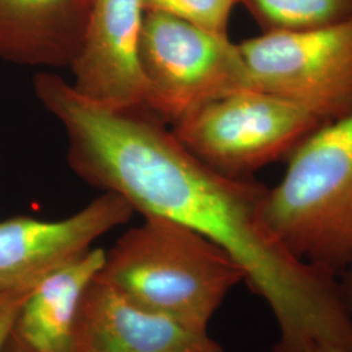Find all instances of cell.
<instances>
[{"label":"cell","mask_w":352,"mask_h":352,"mask_svg":"<svg viewBox=\"0 0 352 352\" xmlns=\"http://www.w3.org/2000/svg\"><path fill=\"white\" fill-rule=\"evenodd\" d=\"M241 0H142L144 12H158L182 19L210 33L228 37V21Z\"/></svg>","instance_id":"cell-13"},{"label":"cell","mask_w":352,"mask_h":352,"mask_svg":"<svg viewBox=\"0 0 352 352\" xmlns=\"http://www.w3.org/2000/svg\"><path fill=\"white\" fill-rule=\"evenodd\" d=\"M98 277L151 312L208 331L244 273L223 248L201 234L164 218L144 217L106 253Z\"/></svg>","instance_id":"cell-2"},{"label":"cell","mask_w":352,"mask_h":352,"mask_svg":"<svg viewBox=\"0 0 352 352\" xmlns=\"http://www.w3.org/2000/svg\"><path fill=\"white\" fill-rule=\"evenodd\" d=\"M142 0H90L81 47L69 65L76 91L113 110H148L140 62Z\"/></svg>","instance_id":"cell-8"},{"label":"cell","mask_w":352,"mask_h":352,"mask_svg":"<svg viewBox=\"0 0 352 352\" xmlns=\"http://www.w3.org/2000/svg\"><path fill=\"white\" fill-rule=\"evenodd\" d=\"M208 331L157 315L97 278L85 291L69 352H219Z\"/></svg>","instance_id":"cell-9"},{"label":"cell","mask_w":352,"mask_h":352,"mask_svg":"<svg viewBox=\"0 0 352 352\" xmlns=\"http://www.w3.org/2000/svg\"><path fill=\"white\" fill-rule=\"evenodd\" d=\"M90 0H0V59L69 67L81 47Z\"/></svg>","instance_id":"cell-10"},{"label":"cell","mask_w":352,"mask_h":352,"mask_svg":"<svg viewBox=\"0 0 352 352\" xmlns=\"http://www.w3.org/2000/svg\"><path fill=\"white\" fill-rule=\"evenodd\" d=\"M136 213L113 192L59 221L13 217L0 222V292H28L91 250L96 240Z\"/></svg>","instance_id":"cell-7"},{"label":"cell","mask_w":352,"mask_h":352,"mask_svg":"<svg viewBox=\"0 0 352 352\" xmlns=\"http://www.w3.org/2000/svg\"><path fill=\"white\" fill-rule=\"evenodd\" d=\"M322 124L300 104L251 88L202 106L173 126V132L214 170L247 177L289 157Z\"/></svg>","instance_id":"cell-5"},{"label":"cell","mask_w":352,"mask_h":352,"mask_svg":"<svg viewBox=\"0 0 352 352\" xmlns=\"http://www.w3.org/2000/svg\"><path fill=\"white\" fill-rule=\"evenodd\" d=\"M140 62L148 110L166 124L231 93L253 88L239 46L182 19L145 12Z\"/></svg>","instance_id":"cell-4"},{"label":"cell","mask_w":352,"mask_h":352,"mask_svg":"<svg viewBox=\"0 0 352 352\" xmlns=\"http://www.w3.org/2000/svg\"><path fill=\"white\" fill-rule=\"evenodd\" d=\"M219 352H222V351H219Z\"/></svg>","instance_id":"cell-18"},{"label":"cell","mask_w":352,"mask_h":352,"mask_svg":"<svg viewBox=\"0 0 352 352\" xmlns=\"http://www.w3.org/2000/svg\"><path fill=\"white\" fill-rule=\"evenodd\" d=\"M266 189L265 222L294 256L340 278L352 265V110L316 129Z\"/></svg>","instance_id":"cell-3"},{"label":"cell","mask_w":352,"mask_h":352,"mask_svg":"<svg viewBox=\"0 0 352 352\" xmlns=\"http://www.w3.org/2000/svg\"><path fill=\"white\" fill-rule=\"evenodd\" d=\"M104 260L106 252L91 248L42 279L26 294L13 324V338L34 352H69L82 296Z\"/></svg>","instance_id":"cell-11"},{"label":"cell","mask_w":352,"mask_h":352,"mask_svg":"<svg viewBox=\"0 0 352 352\" xmlns=\"http://www.w3.org/2000/svg\"><path fill=\"white\" fill-rule=\"evenodd\" d=\"M38 101L62 124L76 175L113 192L144 217H160L212 240L254 289L276 286L292 257L266 225V187L202 162L146 110H113L80 96L51 72L34 77Z\"/></svg>","instance_id":"cell-1"},{"label":"cell","mask_w":352,"mask_h":352,"mask_svg":"<svg viewBox=\"0 0 352 352\" xmlns=\"http://www.w3.org/2000/svg\"><path fill=\"white\" fill-rule=\"evenodd\" d=\"M264 32L305 30L352 17V0H241Z\"/></svg>","instance_id":"cell-12"},{"label":"cell","mask_w":352,"mask_h":352,"mask_svg":"<svg viewBox=\"0 0 352 352\" xmlns=\"http://www.w3.org/2000/svg\"><path fill=\"white\" fill-rule=\"evenodd\" d=\"M28 292H0V352L4 351V347L12 336L14 320Z\"/></svg>","instance_id":"cell-14"},{"label":"cell","mask_w":352,"mask_h":352,"mask_svg":"<svg viewBox=\"0 0 352 352\" xmlns=\"http://www.w3.org/2000/svg\"><path fill=\"white\" fill-rule=\"evenodd\" d=\"M3 352H34L32 351V350H29L28 347L25 346H23L21 343H19L17 340L13 338L12 336H11V338L8 340V343H7V346L4 347V351Z\"/></svg>","instance_id":"cell-16"},{"label":"cell","mask_w":352,"mask_h":352,"mask_svg":"<svg viewBox=\"0 0 352 352\" xmlns=\"http://www.w3.org/2000/svg\"><path fill=\"white\" fill-rule=\"evenodd\" d=\"M317 352H340L337 351V350H320V351Z\"/></svg>","instance_id":"cell-17"},{"label":"cell","mask_w":352,"mask_h":352,"mask_svg":"<svg viewBox=\"0 0 352 352\" xmlns=\"http://www.w3.org/2000/svg\"><path fill=\"white\" fill-rule=\"evenodd\" d=\"M252 87L308 109L325 123L352 110V17L243 41Z\"/></svg>","instance_id":"cell-6"},{"label":"cell","mask_w":352,"mask_h":352,"mask_svg":"<svg viewBox=\"0 0 352 352\" xmlns=\"http://www.w3.org/2000/svg\"><path fill=\"white\" fill-rule=\"evenodd\" d=\"M340 277H343V279L340 280L342 295L352 317V265Z\"/></svg>","instance_id":"cell-15"}]
</instances>
